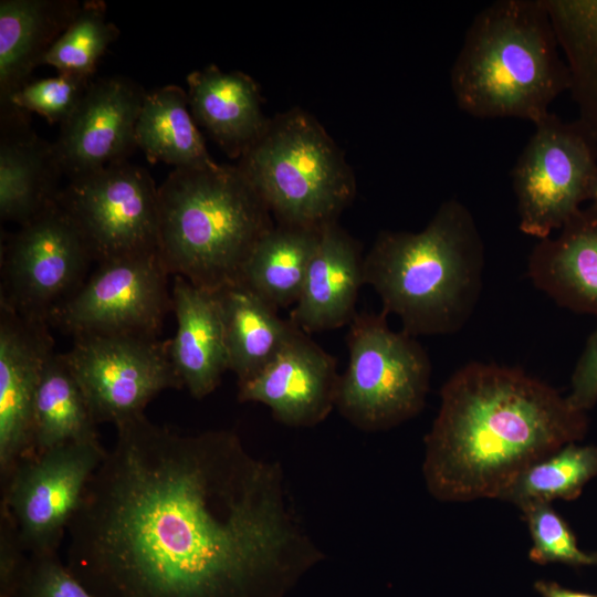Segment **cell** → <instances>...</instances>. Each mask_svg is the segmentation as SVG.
Wrapping results in <instances>:
<instances>
[{"instance_id": "1", "label": "cell", "mask_w": 597, "mask_h": 597, "mask_svg": "<svg viewBox=\"0 0 597 597\" xmlns=\"http://www.w3.org/2000/svg\"><path fill=\"white\" fill-rule=\"evenodd\" d=\"M66 535L95 597H289L324 558L277 463L229 430L116 426Z\"/></svg>"}, {"instance_id": "2", "label": "cell", "mask_w": 597, "mask_h": 597, "mask_svg": "<svg viewBox=\"0 0 597 597\" xmlns=\"http://www.w3.org/2000/svg\"><path fill=\"white\" fill-rule=\"evenodd\" d=\"M423 476L443 502L501 499L532 463L584 437L585 412L516 367L471 362L440 391Z\"/></svg>"}, {"instance_id": "3", "label": "cell", "mask_w": 597, "mask_h": 597, "mask_svg": "<svg viewBox=\"0 0 597 597\" xmlns=\"http://www.w3.org/2000/svg\"><path fill=\"white\" fill-rule=\"evenodd\" d=\"M485 247L476 222L455 198L443 201L419 232H381L364 256V284L379 295L402 332L452 334L473 313L482 289Z\"/></svg>"}, {"instance_id": "4", "label": "cell", "mask_w": 597, "mask_h": 597, "mask_svg": "<svg viewBox=\"0 0 597 597\" xmlns=\"http://www.w3.org/2000/svg\"><path fill=\"white\" fill-rule=\"evenodd\" d=\"M457 106L475 118L538 123L570 74L544 0H498L478 12L450 71Z\"/></svg>"}, {"instance_id": "5", "label": "cell", "mask_w": 597, "mask_h": 597, "mask_svg": "<svg viewBox=\"0 0 597 597\" xmlns=\"http://www.w3.org/2000/svg\"><path fill=\"white\" fill-rule=\"evenodd\" d=\"M272 213L238 167L174 169L158 187V252L172 276L208 290L241 283Z\"/></svg>"}, {"instance_id": "6", "label": "cell", "mask_w": 597, "mask_h": 597, "mask_svg": "<svg viewBox=\"0 0 597 597\" xmlns=\"http://www.w3.org/2000/svg\"><path fill=\"white\" fill-rule=\"evenodd\" d=\"M237 166L277 223L323 228L355 193L343 155L318 123L295 109L268 122Z\"/></svg>"}, {"instance_id": "7", "label": "cell", "mask_w": 597, "mask_h": 597, "mask_svg": "<svg viewBox=\"0 0 597 597\" xmlns=\"http://www.w3.org/2000/svg\"><path fill=\"white\" fill-rule=\"evenodd\" d=\"M348 366L339 377L336 407L366 431L395 427L423 408L431 363L418 341L395 332L384 312L357 313L347 334Z\"/></svg>"}, {"instance_id": "8", "label": "cell", "mask_w": 597, "mask_h": 597, "mask_svg": "<svg viewBox=\"0 0 597 597\" xmlns=\"http://www.w3.org/2000/svg\"><path fill=\"white\" fill-rule=\"evenodd\" d=\"M511 171L520 230L538 240L559 230L593 201L597 188V140L579 121L549 113Z\"/></svg>"}, {"instance_id": "9", "label": "cell", "mask_w": 597, "mask_h": 597, "mask_svg": "<svg viewBox=\"0 0 597 597\" xmlns=\"http://www.w3.org/2000/svg\"><path fill=\"white\" fill-rule=\"evenodd\" d=\"M106 452L98 439L62 443L21 459L0 481V511L28 554L57 553Z\"/></svg>"}, {"instance_id": "10", "label": "cell", "mask_w": 597, "mask_h": 597, "mask_svg": "<svg viewBox=\"0 0 597 597\" xmlns=\"http://www.w3.org/2000/svg\"><path fill=\"white\" fill-rule=\"evenodd\" d=\"M91 261L81 232L56 199L2 245L0 306L46 322L85 282Z\"/></svg>"}, {"instance_id": "11", "label": "cell", "mask_w": 597, "mask_h": 597, "mask_svg": "<svg viewBox=\"0 0 597 597\" xmlns=\"http://www.w3.org/2000/svg\"><path fill=\"white\" fill-rule=\"evenodd\" d=\"M57 200L100 264L158 252V187L146 169L108 165L70 179Z\"/></svg>"}, {"instance_id": "12", "label": "cell", "mask_w": 597, "mask_h": 597, "mask_svg": "<svg viewBox=\"0 0 597 597\" xmlns=\"http://www.w3.org/2000/svg\"><path fill=\"white\" fill-rule=\"evenodd\" d=\"M170 339L144 335H78L65 358L97 423L115 427L143 416L166 389L184 388Z\"/></svg>"}, {"instance_id": "13", "label": "cell", "mask_w": 597, "mask_h": 597, "mask_svg": "<svg viewBox=\"0 0 597 597\" xmlns=\"http://www.w3.org/2000/svg\"><path fill=\"white\" fill-rule=\"evenodd\" d=\"M169 275L159 252L101 263L77 291L53 308L46 322L73 337H158L172 311Z\"/></svg>"}, {"instance_id": "14", "label": "cell", "mask_w": 597, "mask_h": 597, "mask_svg": "<svg viewBox=\"0 0 597 597\" xmlns=\"http://www.w3.org/2000/svg\"><path fill=\"white\" fill-rule=\"evenodd\" d=\"M145 95L127 77L92 81L52 143L62 174L73 179L127 160L136 147L135 127Z\"/></svg>"}, {"instance_id": "15", "label": "cell", "mask_w": 597, "mask_h": 597, "mask_svg": "<svg viewBox=\"0 0 597 597\" xmlns=\"http://www.w3.org/2000/svg\"><path fill=\"white\" fill-rule=\"evenodd\" d=\"M50 325L0 306V481L33 454L34 402L54 353Z\"/></svg>"}, {"instance_id": "16", "label": "cell", "mask_w": 597, "mask_h": 597, "mask_svg": "<svg viewBox=\"0 0 597 597\" xmlns=\"http://www.w3.org/2000/svg\"><path fill=\"white\" fill-rule=\"evenodd\" d=\"M339 377L336 359L297 328L266 367L238 384V399L268 406L286 426L311 427L336 406Z\"/></svg>"}, {"instance_id": "17", "label": "cell", "mask_w": 597, "mask_h": 597, "mask_svg": "<svg viewBox=\"0 0 597 597\" xmlns=\"http://www.w3.org/2000/svg\"><path fill=\"white\" fill-rule=\"evenodd\" d=\"M363 263L349 234L336 222L324 226L290 321L307 334L349 324L364 285Z\"/></svg>"}, {"instance_id": "18", "label": "cell", "mask_w": 597, "mask_h": 597, "mask_svg": "<svg viewBox=\"0 0 597 597\" xmlns=\"http://www.w3.org/2000/svg\"><path fill=\"white\" fill-rule=\"evenodd\" d=\"M527 273L559 306L597 316V201L583 207L557 235L538 240Z\"/></svg>"}, {"instance_id": "19", "label": "cell", "mask_w": 597, "mask_h": 597, "mask_svg": "<svg viewBox=\"0 0 597 597\" xmlns=\"http://www.w3.org/2000/svg\"><path fill=\"white\" fill-rule=\"evenodd\" d=\"M172 311L177 332L170 339L176 373L196 399L210 395L228 369L223 320L217 292L174 276Z\"/></svg>"}, {"instance_id": "20", "label": "cell", "mask_w": 597, "mask_h": 597, "mask_svg": "<svg viewBox=\"0 0 597 597\" xmlns=\"http://www.w3.org/2000/svg\"><path fill=\"white\" fill-rule=\"evenodd\" d=\"M61 175L52 143L31 129L25 112L1 108V219L21 226L39 214L57 199Z\"/></svg>"}, {"instance_id": "21", "label": "cell", "mask_w": 597, "mask_h": 597, "mask_svg": "<svg viewBox=\"0 0 597 597\" xmlns=\"http://www.w3.org/2000/svg\"><path fill=\"white\" fill-rule=\"evenodd\" d=\"M190 112L230 157H241L261 136L263 116L255 82L242 72L207 65L187 76Z\"/></svg>"}, {"instance_id": "22", "label": "cell", "mask_w": 597, "mask_h": 597, "mask_svg": "<svg viewBox=\"0 0 597 597\" xmlns=\"http://www.w3.org/2000/svg\"><path fill=\"white\" fill-rule=\"evenodd\" d=\"M80 7L74 0L0 1V104L31 81Z\"/></svg>"}, {"instance_id": "23", "label": "cell", "mask_w": 597, "mask_h": 597, "mask_svg": "<svg viewBox=\"0 0 597 597\" xmlns=\"http://www.w3.org/2000/svg\"><path fill=\"white\" fill-rule=\"evenodd\" d=\"M222 313L228 369L244 383L280 353L298 327L242 283L216 291Z\"/></svg>"}, {"instance_id": "24", "label": "cell", "mask_w": 597, "mask_h": 597, "mask_svg": "<svg viewBox=\"0 0 597 597\" xmlns=\"http://www.w3.org/2000/svg\"><path fill=\"white\" fill-rule=\"evenodd\" d=\"M322 228L277 223L255 244L241 283L274 310L295 305Z\"/></svg>"}, {"instance_id": "25", "label": "cell", "mask_w": 597, "mask_h": 597, "mask_svg": "<svg viewBox=\"0 0 597 597\" xmlns=\"http://www.w3.org/2000/svg\"><path fill=\"white\" fill-rule=\"evenodd\" d=\"M135 142L150 163L163 161L175 169L217 165L197 128L187 92L177 85L146 93L135 127Z\"/></svg>"}, {"instance_id": "26", "label": "cell", "mask_w": 597, "mask_h": 597, "mask_svg": "<svg viewBox=\"0 0 597 597\" xmlns=\"http://www.w3.org/2000/svg\"><path fill=\"white\" fill-rule=\"evenodd\" d=\"M96 422L64 353L44 364L36 389L33 452L71 441L95 440Z\"/></svg>"}, {"instance_id": "27", "label": "cell", "mask_w": 597, "mask_h": 597, "mask_svg": "<svg viewBox=\"0 0 597 597\" xmlns=\"http://www.w3.org/2000/svg\"><path fill=\"white\" fill-rule=\"evenodd\" d=\"M570 74L578 118L597 140V0H544Z\"/></svg>"}, {"instance_id": "28", "label": "cell", "mask_w": 597, "mask_h": 597, "mask_svg": "<svg viewBox=\"0 0 597 597\" xmlns=\"http://www.w3.org/2000/svg\"><path fill=\"white\" fill-rule=\"evenodd\" d=\"M597 475V446L574 442L535 461L514 481L502 500L520 509L555 499L574 500Z\"/></svg>"}, {"instance_id": "29", "label": "cell", "mask_w": 597, "mask_h": 597, "mask_svg": "<svg viewBox=\"0 0 597 597\" xmlns=\"http://www.w3.org/2000/svg\"><path fill=\"white\" fill-rule=\"evenodd\" d=\"M119 30L107 20L102 0H88L81 7L65 31L53 43L42 64L59 74L92 81L100 59L117 39Z\"/></svg>"}, {"instance_id": "30", "label": "cell", "mask_w": 597, "mask_h": 597, "mask_svg": "<svg viewBox=\"0 0 597 597\" xmlns=\"http://www.w3.org/2000/svg\"><path fill=\"white\" fill-rule=\"evenodd\" d=\"M533 541L528 557L540 565L563 563L579 567L597 565V554H587L577 545L566 521L551 506L536 502L521 509Z\"/></svg>"}, {"instance_id": "31", "label": "cell", "mask_w": 597, "mask_h": 597, "mask_svg": "<svg viewBox=\"0 0 597 597\" xmlns=\"http://www.w3.org/2000/svg\"><path fill=\"white\" fill-rule=\"evenodd\" d=\"M92 81L59 73L54 77L30 81L1 104V108L33 112L51 124L62 125L76 109Z\"/></svg>"}, {"instance_id": "32", "label": "cell", "mask_w": 597, "mask_h": 597, "mask_svg": "<svg viewBox=\"0 0 597 597\" xmlns=\"http://www.w3.org/2000/svg\"><path fill=\"white\" fill-rule=\"evenodd\" d=\"M12 597H95L59 556L28 554Z\"/></svg>"}, {"instance_id": "33", "label": "cell", "mask_w": 597, "mask_h": 597, "mask_svg": "<svg viewBox=\"0 0 597 597\" xmlns=\"http://www.w3.org/2000/svg\"><path fill=\"white\" fill-rule=\"evenodd\" d=\"M566 399L573 408L583 412L597 402V328L589 335L576 363Z\"/></svg>"}, {"instance_id": "34", "label": "cell", "mask_w": 597, "mask_h": 597, "mask_svg": "<svg viewBox=\"0 0 597 597\" xmlns=\"http://www.w3.org/2000/svg\"><path fill=\"white\" fill-rule=\"evenodd\" d=\"M27 558L13 523L0 511V597H12Z\"/></svg>"}, {"instance_id": "35", "label": "cell", "mask_w": 597, "mask_h": 597, "mask_svg": "<svg viewBox=\"0 0 597 597\" xmlns=\"http://www.w3.org/2000/svg\"><path fill=\"white\" fill-rule=\"evenodd\" d=\"M534 588L542 597H597V594L568 589L548 580L535 582Z\"/></svg>"}, {"instance_id": "36", "label": "cell", "mask_w": 597, "mask_h": 597, "mask_svg": "<svg viewBox=\"0 0 597 597\" xmlns=\"http://www.w3.org/2000/svg\"><path fill=\"white\" fill-rule=\"evenodd\" d=\"M593 201H597V188L595 190V196H594V200Z\"/></svg>"}]
</instances>
